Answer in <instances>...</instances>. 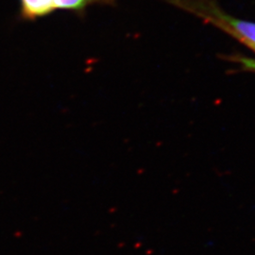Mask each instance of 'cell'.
<instances>
[{
	"label": "cell",
	"mask_w": 255,
	"mask_h": 255,
	"mask_svg": "<svg viewBox=\"0 0 255 255\" xmlns=\"http://www.w3.org/2000/svg\"><path fill=\"white\" fill-rule=\"evenodd\" d=\"M19 18L33 22L51 15L55 10L54 0H19Z\"/></svg>",
	"instance_id": "obj_2"
},
{
	"label": "cell",
	"mask_w": 255,
	"mask_h": 255,
	"mask_svg": "<svg viewBox=\"0 0 255 255\" xmlns=\"http://www.w3.org/2000/svg\"><path fill=\"white\" fill-rule=\"evenodd\" d=\"M118 0H54L55 7L57 9H64L72 11L78 16L85 15L88 8L94 5H106L115 6Z\"/></svg>",
	"instance_id": "obj_3"
},
{
	"label": "cell",
	"mask_w": 255,
	"mask_h": 255,
	"mask_svg": "<svg viewBox=\"0 0 255 255\" xmlns=\"http://www.w3.org/2000/svg\"><path fill=\"white\" fill-rule=\"evenodd\" d=\"M174 5L203 19L226 32L255 53V23L234 17L219 8L215 0H170Z\"/></svg>",
	"instance_id": "obj_1"
},
{
	"label": "cell",
	"mask_w": 255,
	"mask_h": 255,
	"mask_svg": "<svg viewBox=\"0 0 255 255\" xmlns=\"http://www.w3.org/2000/svg\"><path fill=\"white\" fill-rule=\"evenodd\" d=\"M237 63H239L240 65L249 71H254L255 72V59H251V58H237Z\"/></svg>",
	"instance_id": "obj_4"
}]
</instances>
